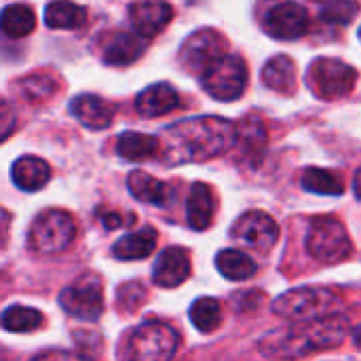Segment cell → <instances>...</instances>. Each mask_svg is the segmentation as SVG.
<instances>
[{
  "instance_id": "1",
  "label": "cell",
  "mask_w": 361,
  "mask_h": 361,
  "mask_svg": "<svg viewBox=\"0 0 361 361\" xmlns=\"http://www.w3.org/2000/svg\"><path fill=\"white\" fill-rule=\"evenodd\" d=\"M237 142V125L222 116L178 121L161 131L159 146L167 165L203 163L224 154Z\"/></svg>"
},
{
  "instance_id": "2",
  "label": "cell",
  "mask_w": 361,
  "mask_h": 361,
  "mask_svg": "<svg viewBox=\"0 0 361 361\" xmlns=\"http://www.w3.org/2000/svg\"><path fill=\"white\" fill-rule=\"evenodd\" d=\"M347 317L343 315H330L317 322L296 324L290 328L273 330L260 341V351L267 357H281V360H294L305 357L313 351H326L336 349L347 338Z\"/></svg>"
},
{
  "instance_id": "3",
  "label": "cell",
  "mask_w": 361,
  "mask_h": 361,
  "mask_svg": "<svg viewBox=\"0 0 361 361\" xmlns=\"http://www.w3.org/2000/svg\"><path fill=\"white\" fill-rule=\"evenodd\" d=\"M338 305L341 298L328 288H296L281 294L273 302V311L283 319L307 324L336 315Z\"/></svg>"
},
{
  "instance_id": "4",
  "label": "cell",
  "mask_w": 361,
  "mask_h": 361,
  "mask_svg": "<svg viewBox=\"0 0 361 361\" xmlns=\"http://www.w3.org/2000/svg\"><path fill=\"white\" fill-rule=\"evenodd\" d=\"M178 351V334L163 322H146L137 326L127 341V361H171Z\"/></svg>"
},
{
  "instance_id": "5",
  "label": "cell",
  "mask_w": 361,
  "mask_h": 361,
  "mask_svg": "<svg viewBox=\"0 0 361 361\" xmlns=\"http://www.w3.org/2000/svg\"><path fill=\"white\" fill-rule=\"evenodd\" d=\"M76 235L74 220L63 209L40 212L27 233V245L36 254H59L63 252Z\"/></svg>"
},
{
  "instance_id": "6",
  "label": "cell",
  "mask_w": 361,
  "mask_h": 361,
  "mask_svg": "<svg viewBox=\"0 0 361 361\" xmlns=\"http://www.w3.org/2000/svg\"><path fill=\"white\" fill-rule=\"evenodd\" d=\"M307 250L322 264H336L351 256V239L334 216L313 218L307 233Z\"/></svg>"
},
{
  "instance_id": "7",
  "label": "cell",
  "mask_w": 361,
  "mask_h": 361,
  "mask_svg": "<svg viewBox=\"0 0 361 361\" xmlns=\"http://www.w3.org/2000/svg\"><path fill=\"white\" fill-rule=\"evenodd\" d=\"M203 89L220 102H235L247 85V66L239 55H222L201 72Z\"/></svg>"
},
{
  "instance_id": "8",
  "label": "cell",
  "mask_w": 361,
  "mask_h": 361,
  "mask_svg": "<svg viewBox=\"0 0 361 361\" xmlns=\"http://www.w3.org/2000/svg\"><path fill=\"white\" fill-rule=\"evenodd\" d=\"M307 82L309 89H313V93L322 99H341L353 91L357 72L341 59L319 57L309 66Z\"/></svg>"
},
{
  "instance_id": "9",
  "label": "cell",
  "mask_w": 361,
  "mask_h": 361,
  "mask_svg": "<svg viewBox=\"0 0 361 361\" xmlns=\"http://www.w3.org/2000/svg\"><path fill=\"white\" fill-rule=\"evenodd\" d=\"M61 309L80 322H97L104 313V286L99 275L85 273L59 294Z\"/></svg>"
},
{
  "instance_id": "10",
  "label": "cell",
  "mask_w": 361,
  "mask_h": 361,
  "mask_svg": "<svg viewBox=\"0 0 361 361\" xmlns=\"http://www.w3.org/2000/svg\"><path fill=\"white\" fill-rule=\"evenodd\" d=\"M231 237L237 243H243L252 250H258L260 254H269L279 239V226L273 220L271 214L260 209H250L231 228Z\"/></svg>"
},
{
  "instance_id": "11",
  "label": "cell",
  "mask_w": 361,
  "mask_h": 361,
  "mask_svg": "<svg viewBox=\"0 0 361 361\" xmlns=\"http://www.w3.org/2000/svg\"><path fill=\"white\" fill-rule=\"evenodd\" d=\"M226 49H228V42L218 30L203 27L184 40L180 49V61L184 63V68L192 72H203L209 63L226 55Z\"/></svg>"
},
{
  "instance_id": "12",
  "label": "cell",
  "mask_w": 361,
  "mask_h": 361,
  "mask_svg": "<svg viewBox=\"0 0 361 361\" xmlns=\"http://www.w3.org/2000/svg\"><path fill=\"white\" fill-rule=\"evenodd\" d=\"M309 30V13L298 2H281L264 17V32L277 40H296Z\"/></svg>"
},
{
  "instance_id": "13",
  "label": "cell",
  "mask_w": 361,
  "mask_h": 361,
  "mask_svg": "<svg viewBox=\"0 0 361 361\" xmlns=\"http://www.w3.org/2000/svg\"><path fill=\"white\" fill-rule=\"evenodd\" d=\"M190 277V258L184 247H167L159 254L152 281L159 288L173 290Z\"/></svg>"
},
{
  "instance_id": "14",
  "label": "cell",
  "mask_w": 361,
  "mask_h": 361,
  "mask_svg": "<svg viewBox=\"0 0 361 361\" xmlns=\"http://www.w3.org/2000/svg\"><path fill=\"white\" fill-rule=\"evenodd\" d=\"M129 19L140 38H152L163 32L173 19V8L167 2H135L129 6Z\"/></svg>"
},
{
  "instance_id": "15",
  "label": "cell",
  "mask_w": 361,
  "mask_h": 361,
  "mask_svg": "<svg viewBox=\"0 0 361 361\" xmlns=\"http://www.w3.org/2000/svg\"><path fill=\"white\" fill-rule=\"evenodd\" d=\"M70 112L89 129H106L112 123L114 106H110L106 99L93 93H80L70 102Z\"/></svg>"
},
{
  "instance_id": "16",
  "label": "cell",
  "mask_w": 361,
  "mask_h": 361,
  "mask_svg": "<svg viewBox=\"0 0 361 361\" xmlns=\"http://www.w3.org/2000/svg\"><path fill=\"white\" fill-rule=\"evenodd\" d=\"M178 106H180V95L169 82H154L135 97V110L146 118L169 114Z\"/></svg>"
},
{
  "instance_id": "17",
  "label": "cell",
  "mask_w": 361,
  "mask_h": 361,
  "mask_svg": "<svg viewBox=\"0 0 361 361\" xmlns=\"http://www.w3.org/2000/svg\"><path fill=\"white\" fill-rule=\"evenodd\" d=\"M127 186H129V192L133 195V199L148 203V205L165 207L173 199V188L167 182L157 180L154 176H150L142 169H135L129 173Z\"/></svg>"
},
{
  "instance_id": "18",
  "label": "cell",
  "mask_w": 361,
  "mask_h": 361,
  "mask_svg": "<svg viewBox=\"0 0 361 361\" xmlns=\"http://www.w3.org/2000/svg\"><path fill=\"white\" fill-rule=\"evenodd\" d=\"M148 47V40L131 32H116L104 47V63L108 66H129L133 63Z\"/></svg>"
},
{
  "instance_id": "19",
  "label": "cell",
  "mask_w": 361,
  "mask_h": 361,
  "mask_svg": "<svg viewBox=\"0 0 361 361\" xmlns=\"http://www.w3.org/2000/svg\"><path fill=\"white\" fill-rule=\"evenodd\" d=\"M11 178L15 186H19L21 190L36 192L51 180V167L40 157H19L11 167Z\"/></svg>"
},
{
  "instance_id": "20",
  "label": "cell",
  "mask_w": 361,
  "mask_h": 361,
  "mask_svg": "<svg viewBox=\"0 0 361 361\" xmlns=\"http://www.w3.org/2000/svg\"><path fill=\"white\" fill-rule=\"evenodd\" d=\"M214 212H216L214 190L205 182H195L186 203V218L190 228L205 231L214 220Z\"/></svg>"
},
{
  "instance_id": "21",
  "label": "cell",
  "mask_w": 361,
  "mask_h": 361,
  "mask_svg": "<svg viewBox=\"0 0 361 361\" xmlns=\"http://www.w3.org/2000/svg\"><path fill=\"white\" fill-rule=\"evenodd\" d=\"M157 247V231L150 226H144L135 233H129L121 237L112 245V254L118 260H142L148 258Z\"/></svg>"
},
{
  "instance_id": "22",
  "label": "cell",
  "mask_w": 361,
  "mask_h": 361,
  "mask_svg": "<svg viewBox=\"0 0 361 361\" xmlns=\"http://www.w3.org/2000/svg\"><path fill=\"white\" fill-rule=\"evenodd\" d=\"M262 80L269 89L290 95L296 89V63L288 55H275L264 63Z\"/></svg>"
},
{
  "instance_id": "23",
  "label": "cell",
  "mask_w": 361,
  "mask_h": 361,
  "mask_svg": "<svg viewBox=\"0 0 361 361\" xmlns=\"http://www.w3.org/2000/svg\"><path fill=\"white\" fill-rule=\"evenodd\" d=\"M159 137L148 135V133H137V131H127L118 137L116 142V152L125 161H148L159 154Z\"/></svg>"
},
{
  "instance_id": "24",
  "label": "cell",
  "mask_w": 361,
  "mask_h": 361,
  "mask_svg": "<svg viewBox=\"0 0 361 361\" xmlns=\"http://www.w3.org/2000/svg\"><path fill=\"white\" fill-rule=\"evenodd\" d=\"M36 27V15L27 4H8L0 11V32L8 38H23Z\"/></svg>"
},
{
  "instance_id": "25",
  "label": "cell",
  "mask_w": 361,
  "mask_h": 361,
  "mask_svg": "<svg viewBox=\"0 0 361 361\" xmlns=\"http://www.w3.org/2000/svg\"><path fill=\"white\" fill-rule=\"evenodd\" d=\"M216 269L231 281H245L256 275V262L239 250H220L216 256Z\"/></svg>"
},
{
  "instance_id": "26",
  "label": "cell",
  "mask_w": 361,
  "mask_h": 361,
  "mask_svg": "<svg viewBox=\"0 0 361 361\" xmlns=\"http://www.w3.org/2000/svg\"><path fill=\"white\" fill-rule=\"evenodd\" d=\"M87 21V11L74 2H51L44 8V23L53 30H78Z\"/></svg>"
},
{
  "instance_id": "27",
  "label": "cell",
  "mask_w": 361,
  "mask_h": 361,
  "mask_svg": "<svg viewBox=\"0 0 361 361\" xmlns=\"http://www.w3.org/2000/svg\"><path fill=\"white\" fill-rule=\"evenodd\" d=\"M188 317L192 322V326L203 332V334H212L222 326V305L216 298L203 296L197 298L188 311Z\"/></svg>"
},
{
  "instance_id": "28",
  "label": "cell",
  "mask_w": 361,
  "mask_h": 361,
  "mask_svg": "<svg viewBox=\"0 0 361 361\" xmlns=\"http://www.w3.org/2000/svg\"><path fill=\"white\" fill-rule=\"evenodd\" d=\"M302 186L311 192L317 195H330V197H338L345 192V182L341 180L338 173L330 171V169H319V167H309L302 173Z\"/></svg>"
},
{
  "instance_id": "29",
  "label": "cell",
  "mask_w": 361,
  "mask_h": 361,
  "mask_svg": "<svg viewBox=\"0 0 361 361\" xmlns=\"http://www.w3.org/2000/svg\"><path fill=\"white\" fill-rule=\"evenodd\" d=\"M0 326L6 332H15V334H25V332H34L42 326V315L36 309L30 307H8L2 317H0Z\"/></svg>"
},
{
  "instance_id": "30",
  "label": "cell",
  "mask_w": 361,
  "mask_h": 361,
  "mask_svg": "<svg viewBox=\"0 0 361 361\" xmlns=\"http://www.w3.org/2000/svg\"><path fill=\"white\" fill-rule=\"evenodd\" d=\"M235 144H241L247 154L260 157L264 152V144H267V131H264L262 121L245 118L241 125H237V142Z\"/></svg>"
},
{
  "instance_id": "31",
  "label": "cell",
  "mask_w": 361,
  "mask_h": 361,
  "mask_svg": "<svg viewBox=\"0 0 361 361\" xmlns=\"http://www.w3.org/2000/svg\"><path fill=\"white\" fill-rule=\"evenodd\" d=\"M55 89H57V82L49 74H32L19 82V93L32 104L49 99L55 93Z\"/></svg>"
},
{
  "instance_id": "32",
  "label": "cell",
  "mask_w": 361,
  "mask_h": 361,
  "mask_svg": "<svg viewBox=\"0 0 361 361\" xmlns=\"http://www.w3.org/2000/svg\"><path fill=\"white\" fill-rule=\"evenodd\" d=\"M146 300V288L144 283L140 281H129V283H123L118 288V294H116V302L123 311L127 313H133L142 307V302Z\"/></svg>"
},
{
  "instance_id": "33",
  "label": "cell",
  "mask_w": 361,
  "mask_h": 361,
  "mask_svg": "<svg viewBox=\"0 0 361 361\" xmlns=\"http://www.w3.org/2000/svg\"><path fill=\"white\" fill-rule=\"evenodd\" d=\"M355 13H357V4H353V2H328L322 6L319 17H322V21L345 25V23L353 21Z\"/></svg>"
},
{
  "instance_id": "34",
  "label": "cell",
  "mask_w": 361,
  "mask_h": 361,
  "mask_svg": "<svg viewBox=\"0 0 361 361\" xmlns=\"http://www.w3.org/2000/svg\"><path fill=\"white\" fill-rule=\"evenodd\" d=\"M15 129V110L13 106L0 97V142H4Z\"/></svg>"
},
{
  "instance_id": "35",
  "label": "cell",
  "mask_w": 361,
  "mask_h": 361,
  "mask_svg": "<svg viewBox=\"0 0 361 361\" xmlns=\"http://www.w3.org/2000/svg\"><path fill=\"white\" fill-rule=\"evenodd\" d=\"M260 300H262V294L260 292H254V290H250V292H239V294H235L233 296V307H235V311H252V309H258V305H260Z\"/></svg>"
},
{
  "instance_id": "36",
  "label": "cell",
  "mask_w": 361,
  "mask_h": 361,
  "mask_svg": "<svg viewBox=\"0 0 361 361\" xmlns=\"http://www.w3.org/2000/svg\"><path fill=\"white\" fill-rule=\"evenodd\" d=\"M32 361H91L82 355H76V353H68V351H47L38 357H34Z\"/></svg>"
},
{
  "instance_id": "37",
  "label": "cell",
  "mask_w": 361,
  "mask_h": 361,
  "mask_svg": "<svg viewBox=\"0 0 361 361\" xmlns=\"http://www.w3.org/2000/svg\"><path fill=\"white\" fill-rule=\"evenodd\" d=\"M123 224V218L118 216V214H106L104 216V226L108 228V231H114V228H118Z\"/></svg>"
},
{
  "instance_id": "38",
  "label": "cell",
  "mask_w": 361,
  "mask_h": 361,
  "mask_svg": "<svg viewBox=\"0 0 361 361\" xmlns=\"http://www.w3.org/2000/svg\"><path fill=\"white\" fill-rule=\"evenodd\" d=\"M0 361H11V357H8V353H6L4 349H0Z\"/></svg>"
}]
</instances>
